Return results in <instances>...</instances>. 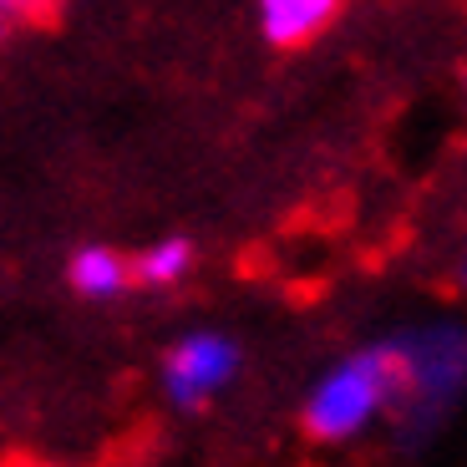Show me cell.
I'll list each match as a JSON object with an SVG mask.
<instances>
[{
    "label": "cell",
    "mask_w": 467,
    "mask_h": 467,
    "mask_svg": "<svg viewBox=\"0 0 467 467\" xmlns=\"http://www.w3.org/2000/svg\"><path fill=\"white\" fill-rule=\"evenodd\" d=\"M397 397H401L397 346H391V340H371V346L346 350L340 361H330L326 371L310 381L300 421L316 442L340 447V442L366 437L381 417H391V411H397Z\"/></svg>",
    "instance_id": "1"
},
{
    "label": "cell",
    "mask_w": 467,
    "mask_h": 467,
    "mask_svg": "<svg viewBox=\"0 0 467 467\" xmlns=\"http://www.w3.org/2000/svg\"><path fill=\"white\" fill-rule=\"evenodd\" d=\"M397 346V371H401V397H397V427L407 442L437 437L452 407L462 401L467 386V336L457 320L421 326L407 336H391Z\"/></svg>",
    "instance_id": "2"
},
{
    "label": "cell",
    "mask_w": 467,
    "mask_h": 467,
    "mask_svg": "<svg viewBox=\"0 0 467 467\" xmlns=\"http://www.w3.org/2000/svg\"><path fill=\"white\" fill-rule=\"evenodd\" d=\"M239 366H244V350H239L234 336H223V330H188L183 340L168 346L158 381H163L168 407L203 411L209 401H219L234 386Z\"/></svg>",
    "instance_id": "3"
},
{
    "label": "cell",
    "mask_w": 467,
    "mask_h": 467,
    "mask_svg": "<svg viewBox=\"0 0 467 467\" xmlns=\"http://www.w3.org/2000/svg\"><path fill=\"white\" fill-rule=\"evenodd\" d=\"M254 5H259V31H265V41L280 51L316 41L340 11V0H254Z\"/></svg>",
    "instance_id": "4"
},
{
    "label": "cell",
    "mask_w": 467,
    "mask_h": 467,
    "mask_svg": "<svg viewBox=\"0 0 467 467\" xmlns=\"http://www.w3.org/2000/svg\"><path fill=\"white\" fill-rule=\"evenodd\" d=\"M67 285L82 300H117V295L132 285V269H128V259L117 254V249H107V244H87V249H77L71 254V265H67Z\"/></svg>",
    "instance_id": "5"
},
{
    "label": "cell",
    "mask_w": 467,
    "mask_h": 467,
    "mask_svg": "<svg viewBox=\"0 0 467 467\" xmlns=\"http://www.w3.org/2000/svg\"><path fill=\"white\" fill-rule=\"evenodd\" d=\"M193 259H199V249L173 234V239L148 244L138 259H128V269H132V280L148 285V290H173V285H183L193 275Z\"/></svg>",
    "instance_id": "6"
},
{
    "label": "cell",
    "mask_w": 467,
    "mask_h": 467,
    "mask_svg": "<svg viewBox=\"0 0 467 467\" xmlns=\"http://www.w3.org/2000/svg\"><path fill=\"white\" fill-rule=\"evenodd\" d=\"M47 5H57V0H21V16H31V11H47Z\"/></svg>",
    "instance_id": "7"
},
{
    "label": "cell",
    "mask_w": 467,
    "mask_h": 467,
    "mask_svg": "<svg viewBox=\"0 0 467 467\" xmlns=\"http://www.w3.org/2000/svg\"><path fill=\"white\" fill-rule=\"evenodd\" d=\"M5 467H51V462H31V457H16V462H5Z\"/></svg>",
    "instance_id": "8"
},
{
    "label": "cell",
    "mask_w": 467,
    "mask_h": 467,
    "mask_svg": "<svg viewBox=\"0 0 467 467\" xmlns=\"http://www.w3.org/2000/svg\"><path fill=\"white\" fill-rule=\"evenodd\" d=\"M5 26H11V21H0V41H5Z\"/></svg>",
    "instance_id": "9"
}]
</instances>
